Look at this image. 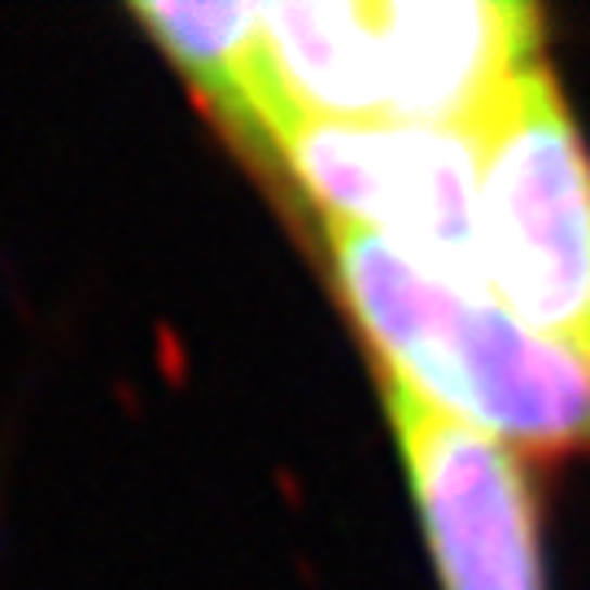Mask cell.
Returning a JSON list of instances; mask_svg holds the SVG:
<instances>
[{"label":"cell","instance_id":"cell-3","mask_svg":"<svg viewBox=\"0 0 590 590\" xmlns=\"http://www.w3.org/2000/svg\"><path fill=\"white\" fill-rule=\"evenodd\" d=\"M477 241L490 298L590 359V150L547 62L482 123Z\"/></svg>","mask_w":590,"mask_h":590},{"label":"cell","instance_id":"cell-2","mask_svg":"<svg viewBox=\"0 0 590 590\" xmlns=\"http://www.w3.org/2000/svg\"><path fill=\"white\" fill-rule=\"evenodd\" d=\"M333 267L385 381L508 451H590V359L490 293L424 271L389 241L324 219Z\"/></svg>","mask_w":590,"mask_h":590},{"label":"cell","instance_id":"cell-4","mask_svg":"<svg viewBox=\"0 0 590 590\" xmlns=\"http://www.w3.org/2000/svg\"><path fill=\"white\" fill-rule=\"evenodd\" d=\"M275 163L333 223H355L424 271L486 293L477 241L482 127L293 123Z\"/></svg>","mask_w":590,"mask_h":590},{"label":"cell","instance_id":"cell-1","mask_svg":"<svg viewBox=\"0 0 590 590\" xmlns=\"http://www.w3.org/2000/svg\"><path fill=\"white\" fill-rule=\"evenodd\" d=\"M275 144L293 123L482 127L542 66L521 0H271L258 5Z\"/></svg>","mask_w":590,"mask_h":590},{"label":"cell","instance_id":"cell-5","mask_svg":"<svg viewBox=\"0 0 590 590\" xmlns=\"http://www.w3.org/2000/svg\"><path fill=\"white\" fill-rule=\"evenodd\" d=\"M411 499L447 590H547L538 495L503 441L385 381Z\"/></svg>","mask_w":590,"mask_h":590},{"label":"cell","instance_id":"cell-6","mask_svg":"<svg viewBox=\"0 0 590 590\" xmlns=\"http://www.w3.org/2000/svg\"><path fill=\"white\" fill-rule=\"evenodd\" d=\"M131 18L245 144L275 158V118L262 84L258 5H249V0H219V5L150 0V5H131Z\"/></svg>","mask_w":590,"mask_h":590}]
</instances>
